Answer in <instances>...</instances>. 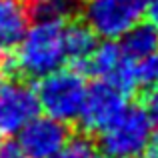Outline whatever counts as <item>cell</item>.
Listing matches in <instances>:
<instances>
[{
	"instance_id": "obj_1",
	"label": "cell",
	"mask_w": 158,
	"mask_h": 158,
	"mask_svg": "<svg viewBox=\"0 0 158 158\" xmlns=\"http://www.w3.org/2000/svg\"><path fill=\"white\" fill-rule=\"evenodd\" d=\"M16 72L22 80L42 78L66 62L64 22H36L28 28L14 56Z\"/></svg>"
},
{
	"instance_id": "obj_2",
	"label": "cell",
	"mask_w": 158,
	"mask_h": 158,
	"mask_svg": "<svg viewBox=\"0 0 158 158\" xmlns=\"http://www.w3.org/2000/svg\"><path fill=\"white\" fill-rule=\"evenodd\" d=\"M152 138V124L142 104H126L120 114L98 134L104 156L108 158H140Z\"/></svg>"
},
{
	"instance_id": "obj_3",
	"label": "cell",
	"mask_w": 158,
	"mask_h": 158,
	"mask_svg": "<svg viewBox=\"0 0 158 158\" xmlns=\"http://www.w3.org/2000/svg\"><path fill=\"white\" fill-rule=\"evenodd\" d=\"M34 92L46 116L68 124L80 114L86 94L84 76L74 68H58L40 78Z\"/></svg>"
},
{
	"instance_id": "obj_4",
	"label": "cell",
	"mask_w": 158,
	"mask_h": 158,
	"mask_svg": "<svg viewBox=\"0 0 158 158\" xmlns=\"http://www.w3.org/2000/svg\"><path fill=\"white\" fill-rule=\"evenodd\" d=\"M144 8V0H86L84 22L96 36L116 40L140 24Z\"/></svg>"
},
{
	"instance_id": "obj_5",
	"label": "cell",
	"mask_w": 158,
	"mask_h": 158,
	"mask_svg": "<svg viewBox=\"0 0 158 158\" xmlns=\"http://www.w3.org/2000/svg\"><path fill=\"white\" fill-rule=\"evenodd\" d=\"M124 106H126V94L118 90L114 84L106 80H96L94 84H90L86 88L84 102L78 114L82 134H100L120 114Z\"/></svg>"
},
{
	"instance_id": "obj_6",
	"label": "cell",
	"mask_w": 158,
	"mask_h": 158,
	"mask_svg": "<svg viewBox=\"0 0 158 158\" xmlns=\"http://www.w3.org/2000/svg\"><path fill=\"white\" fill-rule=\"evenodd\" d=\"M68 124L50 116H34L18 130V146L24 158H54L70 140Z\"/></svg>"
},
{
	"instance_id": "obj_7",
	"label": "cell",
	"mask_w": 158,
	"mask_h": 158,
	"mask_svg": "<svg viewBox=\"0 0 158 158\" xmlns=\"http://www.w3.org/2000/svg\"><path fill=\"white\" fill-rule=\"evenodd\" d=\"M38 112L36 92L26 80L0 82V136H12Z\"/></svg>"
},
{
	"instance_id": "obj_8",
	"label": "cell",
	"mask_w": 158,
	"mask_h": 158,
	"mask_svg": "<svg viewBox=\"0 0 158 158\" xmlns=\"http://www.w3.org/2000/svg\"><path fill=\"white\" fill-rule=\"evenodd\" d=\"M96 44V34L90 30V26L82 18L74 16L64 22V54L66 62L74 70H78L88 60Z\"/></svg>"
},
{
	"instance_id": "obj_9",
	"label": "cell",
	"mask_w": 158,
	"mask_h": 158,
	"mask_svg": "<svg viewBox=\"0 0 158 158\" xmlns=\"http://www.w3.org/2000/svg\"><path fill=\"white\" fill-rule=\"evenodd\" d=\"M28 30L22 0H0V52H14Z\"/></svg>"
},
{
	"instance_id": "obj_10",
	"label": "cell",
	"mask_w": 158,
	"mask_h": 158,
	"mask_svg": "<svg viewBox=\"0 0 158 158\" xmlns=\"http://www.w3.org/2000/svg\"><path fill=\"white\" fill-rule=\"evenodd\" d=\"M124 58L132 62L144 60L158 54V30L152 24H136L124 34V40L118 44Z\"/></svg>"
},
{
	"instance_id": "obj_11",
	"label": "cell",
	"mask_w": 158,
	"mask_h": 158,
	"mask_svg": "<svg viewBox=\"0 0 158 158\" xmlns=\"http://www.w3.org/2000/svg\"><path fill=\"white\" fill-rule=\"evenodd\" d=\"M122 62V52L114 40H106L102 44H96V48L88 56V60L76 70L82 76H96L98 80H108Z\"/></svg>"
},
{
	"instance_id": "obj_12",
	"label": "cell",
	"mask_w": 158,
	"mask_h": 158,
	"mask_svg": "<svg viewBox=\"0 0 158 158\" xmlns=\"http://www.w3.org/2000/svg\"><path fill=\"white\" fill-rule=\"evenodd\" d=\"M22 4L34 22H66L78 12L74 0H22Z\"/></svg>"
},
{
	"instance_id": "obj_13",
	"label": "cell",
	"mask_w": 158,
	"mask_h": 158,
	"mask_svg": "<svg viewBox=\"0 0 158 158\" xmlns=\"http://www.w3.org/2000/svg\"><path fill=\"white\" fill-rule=\"evenodd\" d=\"M94 154V144L86 134H72L60 152L54 158H90Z\"/></svg>"
},
{
	"instance_id": "obj_14",
	"label": "cell",
	"mask_w": 158,
	"mask_h": 158,
	"mask_svg": "<svg viewBox=\"0 0 158 158\" xmlns=\"http://www.w3.org/2000/svg\"><path fill=\"white\" fill-rule=\"evenodd\" d=\"M138 104L146 110L148 120L152 124V132H158V86L150 90H144L138 94Z\"/></svg>"
},
{
	"instance_id": "obj_15",
	"label": "cell",
	"mask_w": 158,
	"mask_h": 158,
	"mask_svg": "<svg viewBox=\"0 0 158 158\" xmlns=\"http://www.w3.org/2000/svg\"><path fill=\"white\" fill-rule=\"evenodd\" d=\"M8 78H18L16 62L12 52H0V82L8 80Z\"/></svg>"
},
{
	"instance_id": "obj_16",
	"label": "cell",
	"mask_w": 158,
	"mask_h": 158,
	"mask_svg": "<svg viewBox=\"0 0 158 158\" xmlns=\"http://www.w3.org/2000/svg\"><path fill=\"white\" fill-rule=\"evenodd\" d=\"M144 14H146V18H148V24H152L158 30V0H150V2L146 4Z\"/></svg>"
},
{
	"instance_id": "obj_17",
	"label": "cell",
	"mask_w": 158,
	"mask_h": 158,
	"mask_svg": "<svg viewBox=\"0 0 158 158\" xmlns=\"http://www.w3.org/2000/svg\"><path fill=\"white\" fill-rule=\"evenodd\" d=\"M0 158H24V156L20 154V150H18L16 144L6 142V144L0 146Z\"/></svg>"
},
{
	"instance_id": "obj_18",
	"label": "cell",
	"mask_w": 158,
	"mask_h": 158,
	"mask_svg": "<svg viewBox=\"0 0 158 158\" xmlns=\"http://www.w3.org/2000/svg\"><path fill=\"white\" fill-rule=\"evenodd\" d=\"M146 152H148V158H158V132H152V138H150Z\"/></svg>"
},
{
	"instance_id": "obj_19",
	"label": "cell",
	"mask_w": 158,
	"mask_h": 158,
	"mask_svg": "<svg viewBox=\"0 0 158 158\" xmlns=\"http://www.w3.org/2000/svg\"><path fill=\"white\" fill-rule=\"evenodd\" d=\"M90 158H108V156H104V154H96V152H94V154L90 156Z\"/></svg>"
}]
</instances>
